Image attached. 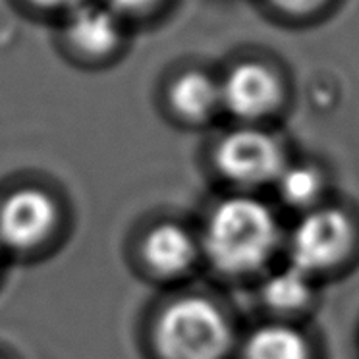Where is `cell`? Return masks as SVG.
<instances>
[{
    "label": "cell",
    "instance_id": "277c9868",
    "mask_svg": "<svg viewBox=\"0 0 359 359\" xmlns=\"http://www.w3.org/2000/svg\"><path fill=\"white\" fill-rule=\"evenodd\" d=\"M215 164L228 180L257 186L276 180L284 170V155L271 133L236 130L226 133L215 149Z\"/></svg>",
    "mask_w": 359,
    "mask_h": 359
},
{
    "label": "cell",
    "instance_id": "9c48e42d",
    "mask_svg": "<svg viewBox=\"0 0 359 359\" xmlns=\"http://www.w3.org/2000/svg\"><path fill=\"white\" fill-rule=\"evenodd\" d=\"M172 110L188 122H203L219 109L220 83L201 70H188L180 74L168 89Z\"/></svg>",
    "mask_w": 359,
    "mask_h": 359
},
{
    "label": "cell",
    "instance_id": "5bb4252c",
    "mask_svg": "<svg viewBox=\"0 0 359 359\" xmlns=\"http://www.w3.org/2000/svg\"><path fill=\"white\" fill-rule=\"evenodd\" d=\"M266 2L286 16H307L319 10L327 0H266Z\"/></svg>",
    "mask_w": 359,
    "mask_h": 359
},
{
    "label": "cell",
    "instance_id": "8fae6325",
    "mask_svg": "<svg viewBox=\"0 0 359 359\" xmlns=\"http://www.w3.org/2000/svg\"><path fill=\"white\" fill-rule=\"evenodd\" d=\"M309 274L302 273L296 266H286L280 273L273 274L263 286V299L274 311H297L309 304L311 282Z\"/></svg>",
    "mask_w": 359,
    "mask_h": 359
},
{
    "label": "cell",
    "instance_id": "9a60e30c",
    "mask_svg": "<svg viewBox=\"0 0 359 359\" xmlns=\"http://www.w3.org/2000/svg\"><path fill=\"white\" fill-rule=\"evenodd\" d=\"M32 8L43 10V12H72L87 0H25Z\"/></svg>",
    "mask_w": 359,
    "mask_h": 359
},
{
    "label": "cell",
    "instance_id": "52a82bcc",
    "mask_svg": "<svg viewBox=\"0 0 359 359\" xmlns=\"http://www.w3.org/2000/svg\"><path fill=\"white\" fill-rule=\"evenodd\" d=\"M64 41L74 55L87 60H102L116 53L122 43L120 18L104 4H81L68 12Z\"/></svg>",
    "mask_w": 359,
    "mask_h": 359
},
{
    "label": "cell",
    "instance_id": "7c38bea8",
    "mask_svg": "<svg viewBox=\"0 0 359 359\" xmlns=\"http://www.w3.org/2000/svg\"><path fill=\"white\" fill-rule=\"evenodd\" d=\"M278 189L282 199L294 207H305L315 201L323 188L320 172L311 164H296V166H284L278 176Z\"/></svg>",
    "mask_w": 359,
    "mask_h": 359
},
{
    "label": "cell",
    "instance_id": "8992f818",
    "mask_svg": "<svg viewBox=\"0 0 359 359\" xmlns=\"http://www.w3.org/2000/svg\"><path fill=\"white\" fill-rule=\"evenodd\" d=\"M220 101L238 118H263L280 107V78L257 60L236 64L220 83Z\"/></svg>",
    "mask_w": 359,
    "mask_h": 359
},
{
    "label": "cell",
    "instance_id": "3957f363",
    "mask_svg": "<svg viewBox=\"0 0 359 359\" xmlns=\"http://www.w3.org/2000/svg\"><path fill=\"white\" fill-rule=\"evenodd\" d=\"M355 230L351 219L340 209L309 212L292 236V263L305 274L332 269L348 257Z\"/></svg>",
    "mask_w": 359,
    "mask_h": 359
},
{
    "label": "cell",
    "instance_id": "7a4b0ae2",
    "mask_svg": "<svg viewBox=\"0 0 359 359\" xmlns=\"http://www.w3.org/2000/svg\"><path fill=\"white\" fill-rule=\"evenodd\" d=\"M153 340L163 359H224L232 328L215 304L184 297L161 313Z\"/></svg>",
    "mask_w": 359,
    "mask_h": 359
},
{
    "label": "cell",
    "instance_id": "5b68a950",
    "mask_svg": "<svg viewBox=\"0 0 359 359\" xmlns=\"http://www.w3.org/2000/svg\"><path fill=\"white\" fill-rule=\"evenodd\" d=\"M58 224V205L43 189L24 188L0 203V242L12 250H33Z\"/></svg>",
    "mask_w": 359,
    "mask_h": 359
},
{
    "label": "cell",
    "instance_id": "ba28073f",
    "mask_svg": "<svg viewBox=\"0 0 359 359\" xmlns=\"http://www.w3.org/2000/svg\"><path fill=\"white\" fill-rule=\"evenodd\" d=\"M141 253L147 266L158 276H178L196 263L194 238L178 224H158L143 240Z\"/></svg>",
    "mask_w": 359,
    "mask_h": 359
},
{
    "label": "cell",
    "instance_id": "6da1fadb",
    "mask_svg": "<svg viewBox=\"0 0 359 359\" xmlns=\"http://www.w3.org/2000/svg\"><path fill=\"white\" fill-rule=\"evenodd\" d=\"M278 243V224L271 209L257 199L230 197L212 209L207 220L203 248L211 265L242 276L259 271Z\"/></svg>",
    "mask_w": 359,
    "mask_h": 359
},
{
    "label": "cell",
    "instance_id": "4fadbf2b",
    "mask_svg": "<svg viewBox=\"0 0 359 359\" xmlns=\"http://www.w3.org/2000/svg\"><path fill=\"white\" fill-rule=\"evenodd\" d=\"M164 0H107L109 6L118 18H137L147 16L151 12H155Z\"/></svg>",
    "mask_w": 359,
    "mask_h": 359
},
{
    "label": "cell",
    "instance_id": "30bf717a",
    "mask_svg": "<svg viewBox=\"0 0 359 359\" xmlns=\"http://www.w3.org/2000/svg\"><path fill=\"white\" fill-rule=\"evenodd\" d=\"M243 359H311V348L296 328L266 325L250 336Z\"/></svg>",
    "mask_w": 359,
    "mask_h": 359
}]
</instances>
